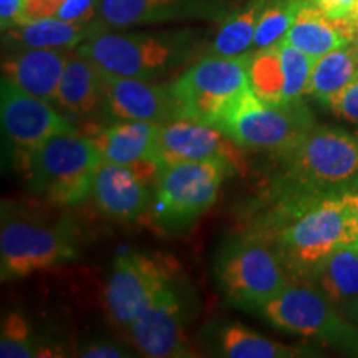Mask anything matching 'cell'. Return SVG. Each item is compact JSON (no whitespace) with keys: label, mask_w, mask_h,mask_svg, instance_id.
Segmentation results:
<instances>
[{"label":"cell","mask_w":358,"mask_h":358,"mask_svg":"<svg viewBox=\"0 0 358 358\" xmlns=\"http://www.w3.org/2000/svg\"><path fill=\"white\" fill-rule=\"evenodd\" d=\"M266 236L290 277L310 282L338 245L355 241L350 209L343 196L280 204L274 232Z\"/></svg>","instance_id":"cell-1"},{"label":"cell","mask_w":358,"mask_h":358,"mask_svg":"<svg viewBox=\"0 0 358 358\" xmlns=\"http://www.w3.org/2000/svg\"><path fill=\"white\" fill-rule=\"evenodd\" d=\"M280 161V203L343 196L358 178V136L342 128L315 127Z\"/></svg>","instance_id":"cell-2"},{"label":"cell","mask_w":358,"mask_h":358,"mask_svg":"<svg viewBox=\"0 0 358 358\" xmlns=\"http://www.w3.org/2000/svg\"><path fill=\"white\" fill-rule=\"evenodd\" d=\"M198 45L191 30L115 32L105 30L100 24L75 52L106 73L155 80L189 62Z\"/></svg>","instance_id":"cell-3"},{"label":"cell","mask_w":358,"mask_h":358,"mask_svg":"<svg viewBox=\"0 0 358 358\" xmlns=\"http://www.w3.org/2000/svg\"><path fill=\"white\" fill-rule=\"evenodd\" d=\"M213 127L221 129L241 150L282 158L315 128V120L303 100L271 105L249 87L224 103Z\"/></svg>","instance_id":"cell-4"},{"label":"cell","mask_w":358,"mask_h":358,"mask_svg":"<svg viewBox=\"0 0 358 358\" xmlns=\"http://www.w3.org/2000/svg\"><path fill=\"white\" fill-rule=\"evenodd\" d=\"M103 158L95 141L77 131L52 136L24 159L27 187L52 204L77 206L93 194Z\"/></svg>","instance_id":"cell-5"},{"label":"cell","mask_w":358,"mask_h":358,"mask_svg":"<svg viewBox=\"0 0 358 358\" xmlns=\"http://www.w3.org/2000/svg\"><path fill=\"white\" fill-rule=\"evenodd\" d=\"M217 287L229 306L256 313L294 279L264 232L237 237L219 254Z\"/></svg>","instance_id":"cell-6"},{"label":"cell","mask_w":358,"mask_h":358,"mask_svg":"<svg viewBox=\"0 0 358 358\" xmlns=\"http://www.w3.org/2000/svg\"><path fill=\"white\" fill-rule=\"evenodd\" d=\"M78 234L70 222L45 224L2 208L0 277L19 280L78 257Z\"/></svg>","instance_id":"cell-7"},{"label":"cell","mask_w":358,"mask_h":358,"mask_svg":"<svg viewBox=\"0 0 358 358\" xmlns=\"http://www.w3.org/2000/svg\"><path fill=\"white\" fill-rule=\"evenodd\" d=\"M256 313L282 332L317 338L337 350L358 355V327L310 280H292Z\"/></svg>","instance_id":"cell-8"},{"label":"cell","mask_w":358,"mask_h":358,"mask_svg":"<svg viewBox=\"0 0 358 358\" xmlns=\"http://www.w3.org/2000/svg\"><path fill=\"white\" fill-rule=\"evenodd\" d=\"M236 164L226 158L182 161L164 166L155 179L151 216L163 229H182L211 209Z\"/></svg>","instance_id":"cell-9"},{"label":"cell","mask_w":358,"mask_h":358,"mask_svg":"<svg viewBox=\"0 0 358 358\" xmlns=\"http://www.w3.org/2000/svg\"><path fill=\"white\" fill-rule=\"evenodd\" d=\"M250 58L252 52L234 57L208 53L187 66L169 83L181 118L213 124L224 103L250 87Z\"/></svg>","instance_id":"cell-10"},{"label":"cell","mask_w":358,"mask_h":358,"mask_svg":"<svg viewBox=\"0 0 358 358\" xmlns=\"http://www.w3.org/2000/svg\"><path fill=\"white\" fill-rule=\"evenodd\" d=\"M191 315V294L176 275L159 290L146 310L127 327L129 340L145 357H191L192 352L187 338Z\"/></svg>","instance_id":"cell-11"},{"label":"cell","mask_w":358,"mask_h":358,"mask_svg":"<svg viewBox=\"0 0 358 358\" xmlns=\"http://www.w3.org/2000/svg\"><path fill=\"white\" fill-rule=\"evenodd\" d=\"M176 268L166 259L127 252L115 259L105 287V302L116 324L128 327L169 280Z\"/></svg>","instance_id":"cell-12"},{"label":"cell","mask_w":358,"mask_h":358,"mask_svg":"<svg viewBox=\"0 0 358 358\" xmlns=\"http://www.w3.org/2000/svg\"><path fill=\"white\" fill-rule=\"evenodd\" d=\"M315 60L285 40L252 52L249 69L250 88L271 105L302 101L307 95Z\"/></svg>","instance_id":"cell-13"},{"label":"cell","mask_w":358,"mask_h":358,"mask_svg":"<svg viewBox=\"0 0 358 358\" xmlns=\"http://www.w3.org/2000/svg\"><path fill=\"white\" fill-rule=\"evenodd\" d=\"M0 116L3 131L24 158L55 134L75 131L50 101L30 95L6 78L0 83Z\"/></svg>","instance_id":"cell-14"},{"label":"cell","mask_w":358,"mask_h":358,"mask_svg":"<svg viewBox=\"0 0 358 358\" xmlns=\"http://www.w3.org/2000/svg\"><path fill=\"white\" fill-rule=\"evenodd\" d=\"M103 111L111 122H153L169 123L181 120L178 103L169 85L153 80L118 77L101 70Z\"/></svg>","instance_id":"cell-15"},{"label":"cell","mask_w":358,"mask_h":358,"mask_svg":"<svg viewBox=\"0 0 358 358\" xmlns=\"http://www.w3.org/2000/svg\"><path fill=\"white\" fill-rule=\"evenodd\" d=\"M159 123L153 122H113L92 134L106 163L122 164L151 181L161 171L158 161Z\"/></svg>","instance_id":"cell-16"},{"label":"cell","mask_w":358,"mask_h":358,"mask_svg":"<svg viewBox=\"0 0 358 358\" xmlns=\"http://www.w3.org/2000/svg\"><path fill=\"white\" fill-rule=\"evenodd\" d=\"M241 148L213 124L196 120H174L161 124L158 161L159 166L182 161H203L213 158L231 159L236 166L241 163Z\"/></svg>","instance_id":"cell-17"},{"label":"cell","mask_w":358,"mask_h":358,"mask_svg":"<svg viewBox=\"0 0 358 358\" xmlns=\"http://www.w3.org/2000/svg\"><path fill=\"white\" fill-rule=\"evenodd\" d=\"M98 209L116 221H136L151 208L148 181L134 169L103 161L93 182Z\"/></svg>","instance_id":"cell-18"},{"label":"cell","mask_w":358,"mask_h":358,"mask_svg":"<svg viewBox=\"0 0 358 358\" xmlns=\"http://www.w3.org/2000/svg\"><path fill=\"white\" fill-rule=\"evenodd\" d=\"M219 12L213 0H100V24L110 29L209 17Z\"/></svg>","instance_id":"cell-19"},{"label":"cell","mask_w":358,"mask_h":358,"mask_svg":"<svg viewBox=\"0 0 358 358\" xmlns=\"http://www.w3.org/2000/svg\"><path fill=\"white\" fill-rule=\"evenodd\" d=\"M70 50L60 48H12L2 60V78L30 95L55 103L58 85Z\"/></svg>","instance_id":"cell-20"},{"label":"cell","mask_w":358,"mask_h":358,"mask_svg":"<svg viewBox=\"0 0 358 358\" xmlns=\"http://www.w3.org/2000/svg\"><path fill=\"white\" fill-rule=\"evenodd\" d=\"M284 40L317 60L325 53L353 43L357 37L348 20L330 19L306 0Z\"/></svg>","instance_id":"cell-21"},{"label":"cell","mask_w":358,"mask_h":358,"mask_svg":"<svg viewBox=\"0 0 358 358\" xmlns=\"http://www.w3.org/2000/svg\"><path fill=\"white\" fill-rule=\"evenodd\" d=\"M101 70L80 53H70L58 85L55 105L66 115L88 116L103 105Z\"/></svg>","instance_id":"cell-22"},{"label":"cell","mask_w":358,"mask_h":358,"mask_svg":"<svg viewBox=\"0 0 358 358\" xmlns=\"http://www.w3.org/2000/svg\"><path fill=\"white\" fill-rule=\"evenodd\" d=\"M98 24H78L55 17L30 20L12 29L2 30L3 43L10 48H60L73 50L78 48Z\"/></svg>","instance_id":"cell-23"},{"label":"cell","mask_w":358,"mask_h":358,"mask_svg":"<svg viewBox=\"0 0 358 358\" xmlns=\"http://www.w3.org/2000/svg\"><path fill=\"white\" fill-rule=\"evenodd\" d=\"M355 80H358V43L353 42L317 58L307 95L330 108L335 98Z\"/></svg>","instance_id":"cell-24"},{"label":"cell","mask_w":358,"mask_h":358,"mask_svg":"<svg viewBox=\"0 0 358 358\" xmlns=\"http://www.w3.org/2000/svg\"><path fill=\"white\" fill-rule=\"evenodd\" d=\"M313 284L340 312L358 299V241L338 245L325 259Z\"/></svg>","instance_id":"cell-25"},{"label":"cell","mask_w":358,"mask_h":358,"mask_svg":"<svg viewBox=\"0 0 358 358\" xmlns=\"http://www.w3.org/2000/svg\"><path fill=\"white\" fill-rule=\"evenodd\" d=\"M213 340L216 355L227 358H292L312 355L310 348L274 342L239 324L219 327Z\"/></svg>","instance_id":"cell-26"},{"label":"cell","mask_w":358,"mask_h":358,"mask_svg":"<svg viewBox=\"0 0 358 358\" xmlns=\"http://www.w3.org/2000/svg\"><path fill=\"white\" fill-rule=\"evenodd\" d=\"M266 3L267 0H249L244 7L227 17L219 27L209 47V53L234 57L249 52V48L254 47L256 29Z\"/></svg>","instance_id":"cell-27"},{"label":"cell","mask_w":358,"mask_h":358,"mask_svg":"<svg viewBox=\"0 0 358 358\" xmlns=\"http://www.w3.org/2000/svg\"><path fill=\"white\" fill-rule=\"evenodd\" d=\"M306 0H267L259 19L254 47L267 48L284 40Z\"/></svg>","instance_id":"cell-28"},{"label":"cell","mask_w":358,"mask_h":358,"mask_svg":"<svg viewBox=\"0 0 358 358\" xmlns=\"http://www.w3.org/2000/svg\"><path fill=\"white\" fill-rule=\"evenodd\" d=\"M38 355V348L24 317L17 312L7 313L0 332V357L32 358Z\"/></svg>","instance_id":"cell-29"},{"label":"cell","mask_w":358,"mask_h":358,"mask_svg":"<svg viewBox=\"0 0 358 358\" xmlns=\"http://www.w3.org/2000/svg\"><path fill=\"white\" fill-rule=\"evenodd\" d=\"M330 110L340 118L347 120V122L358 123V80L343 90L340 95L335 98Z\"/></svg>","instance_id":"cell-30"},{"label":"cell","mask_w":358,"mask_h":358,"mask_svg":"<svg viewBox=\"0 0 358 358\" xmlns=\"http://www.w3.org/2000/svg\"><path fill=\"white\" fill-rule=\"evenodd\" d=\"M78 357L87 358H123L131 357L127 348L111 342H90L80 348Z\"/></svg>","instance_id":"cell-31"},{"label":"cell","mask_w":358,"mask_h":358,"mask_svg":"<svg viewBox=\"0 0 358 358\" xmlns=\"http://www.w3.org/2000/svg\"><path fill=\"white\" fill-rule=\"evenodd\" d=\"M308 2L334 20H348L357 6V0H308Z\"/></svg>","instance_id":"cell-32"},{"label":"cell","mask_w":358,"mask_h":358,"mask_svg":"<svg viewBox=\"0 0 358 358\" xmlns=\"http://www.w3.org/2000/svg\"><path fill=\"white\" fill-rule=\"evenodd\" d=\"M27 0H0V25L2 30L12 29L24 15Z\"/></svg>","instance_id":"cell-33"},{"label":"cell","mask_w":358,"mask_h":358,"mask_svg":"<svg viewBox=\"0 0 358 358\" xmlns=\"http://www.w3.org/2000/svg\"><path fill=\"white\" fill-rule=\"evenodd\" d=\"M343 199L347 201L348 209H350V221H352L353 237H355V241H358V196L343 194Z\"/></svg>","instance_id":"cell-34"},{"label":"cell","mask_w":358,"mask_h":358,"mask_svg":"<svg viewBox=\"0 0 358 358\" xmlns=\"http://www.w3.org/2000/svg\"><path fill=\"white\" fill-rule=\"evenodd\" d=\"M342 313L347 317L348 320L353 322V324L358 327V299H357L355 302L348 303V306L342 310Z\"/></svg>","instance_id":"cell-35"},{"label":"cell","mask_w":358,"mask_h":358,"mask_svg":"<svg viewBox=\"0 0 358 358\" xmlns=\"http://www.w3.org/2000/svg\"><path fill=\"white\" fill-rule=\"evenodd\" d=\"M347 194H355V196H358V178H357V181L352 185L350 189H348Z\"/></svg>","instance_id":"cell-36"},{"label":"cell","mask_w":358,"mask_h":358,"mask_svg":"<svg viewBox=\"0 0 358 358\" xmlns=\"http://www.w3.org/2000/svg\"><path fill=\"white\" fill-rule=\"evenodd\" d=\"M357 43H358V38H357Z\"/></svg>","instance_id":"cell-37"}]
</instances>
